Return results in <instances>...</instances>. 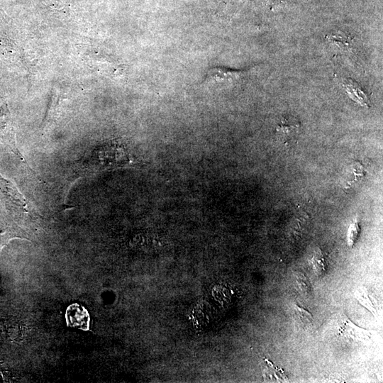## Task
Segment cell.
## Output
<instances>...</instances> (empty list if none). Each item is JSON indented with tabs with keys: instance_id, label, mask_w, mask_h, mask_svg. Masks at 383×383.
<instances>
[{
	"instance_id": "obj_1",
	"label": "cell",
	"mask_w": 383,
	"mask_h": 383,
	"mask_svg": "<svg viewBox=\"0 0 383 383\" xmlns=\"http://www.w3.org/2000/svg\"><path fill=\"white\" fill-rule=\"evenodd\" d=\"M129 158L123 148L117 145H104L91 150L79 163L86 172L127 164Z\"/></svg>"
},
{
	"instance_id": "obj_2",
	"label": "cell",
	"mask_w": 383,
	"mask_h": 383,
	"mask_svg": "<svg viewBox=\"0 0 383 383\" xmlns=\"http://www.w3.org/2000/svg\"><path fill=\"white\" fill-rule=\"evenodd\" d=\"M0 191L11 210L23 218H36L35 208L22 195L17 188L7 179L0 177Z\"/></svg>"
},
{
	"instance_id": "obj_3",
	"label": "cell",
	"mask_w": 383,
	"mask_h": 383,
	"mask_svg": "<svg viewBox=\"0 0 383 383\" xmlns=\"http://www.w3.org/2000/svg\"><path fill=\"white\" fill-rule=\"evenodd\" d=\"M310 263L313 272L317 275H321L326 270V262L321 251L316 250L310 260Z\"/></svg>"
},
{
	"instance_id": "obj_4",
	"label": "cell",
	"mask_w": 383,
	"mask_h": 383,
	"mask_svg": "<svg viewBox=\"0 0 383 383\" xmlns=\"http://www.w3.org/2000/svg\"><path fill=\"white\" fill-rule=\"evenodd\" d=\"M293 312L295 321L301 327H307L311 324L312 316L306 310L299 306L298 305H294Z\"/></svg>"
},
{
	"instance_id": "obj_5",
	"label": "cell",
	"mask_w": 383,
	"mask_h": 383,
	"mask_svg": "<svg viewBox=\"0 0 383 383\" xmlns=\"http://www.w3.org/2000/svg\"><path fill=\"white\" fill-rule=\"evenodd\" d=\"M349 82L350 83L348 84L345 85L347 88L349 89L348 92H353V95L355 94L356 96H357V100L360 103L361 102L362 104H363L367 105V99L362 91L357 87L356 84L352 82V81Z\"/></svg>"
},
{
	"instance_id": "obj_6",
	"label": "cell",
	"mask_w": 383,
	"mask_h": 383,
	"mask_svg": "<svg viewBox=\"0 0 383 383\" xmlns=\"http://www.w3.org/2000/svg\"><path fill=\"white\" fill-rule=\"evenodd\" d=\"M359 233H360V226H359V223L355 221L350 226L348 230V234H347L348 243L350 247H352L354 245L359 235Z\"/></svg>"
},
{
	"instance_id": "obj_7",
	"label": "cell",
	"mask_w": 383,
	"mask_h": 383,
	"mask_svg": "<svg viewBox=\"0 0 383 383\" xmlns=\"http://www.w3.org/2000/svg\"><path fill=\"white\" fill-rule=\"evenodd\" d=\"M356 298L360 300L359 301L361 302L362 305H364L365 307L370 309L372 313H374L375 310L372 309V305L371 302L370 301V299L367 296V294L365 293V290L358 292L357 294H356Z\"/></svg>"
},
{
	"instance_id": "obj_8",
	"label": "cell",
	"mask_w": 383,
	"mask_h": 383,
	"mask_svg": "<svg viewBox=\"0 0 383 383\" xmlns=\"http://www.w3.org/2000/svg\"><path fill=\"white\" fill-rule=\"evenodd\" d=\"M296 278V282L299 289H301L302 292H307V290L309 289V284L306 277L301 274Z\"/></svg>"
},
{
	"instance_id": "obj_9",
	"label": "cell",
	"mask_w": 383,
	"mask_h": 383,
	"mask_svg": "<svg viewBox=\"0 0 383 383\" xmlns=\"http://www.w3.org/2000/svg\"><path fill=\"white\" fill-rule=\"evenodd\" d=\"M4 233L2 231H0V247L2 246L4 242Z\"/></svg>"
}]
</instances>
